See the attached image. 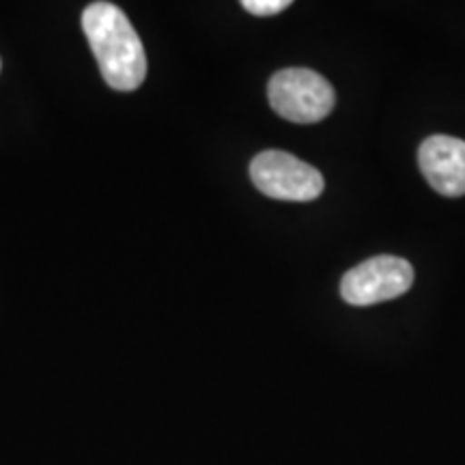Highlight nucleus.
Returning <instances> with one entry per match:
<instances>
[{"instance_id": "1", "label": "nucleus", "mask_w": 465, "mask_h": 465, "mask_svg": "<svg viewBox=\"0 0 465 465\" xmlns=\"http://www.w3.org/2000/svg\"><path fill=\"white\" fill-rule=\"evenodd\" d=\"M83 28L110 89L136 91L147 78V54L124 9L113 3H93L83 14Z\"/></svg>"}, {"instance_id": "2", "label": "nucleus", "mask_w": 465, "mask_h": 465, "mask_svg": "<svg viewBox=\"0 0 465 465\" xmlns=\"http://www.w3.org/2000/svg\"><path fill=\"white\" fill-rule=\"evenodd\" d=\"M270 106L291 124H319L332 113L334 86L322 74L289 67L272 75L267 84Z\"/></svg>"}, {"instance_id": "3", "label": "nucleus", "mask_w": 465, "mask_h": 465, "mask_svg": "<svg viewBox=\"0 0 465 465\" xmlns=\"http://www.w3.org/2000/svg\"><path fill=\"white\" fill-rule=\"evenodd\" d=\"M254 188L276 201H315L325 188L323 174L287 151L270 149L259 153L250 164Z\"/></svg>"}, {"instance_id": "4", "label": "nucleus", "mask_w": 465, "mask_h": 465, "mask_svg": "<svg viewBox=\"0 0 465 465\" xmlns=\"http://www.w3.org/2000/svg\"><path fill=\"white\" fill-rule=\"evenodd\" d=\"M414 284L410 261L380 254L347 272L341 281V295L351 306H373L407 293Z\"/></svg>"}, {"instance_id": "5", "label": "nucleus", "mask_w": 465, "mask_h": 465, "mask_svg": "<svg viewBox=\"0 0 465 465\" xmlns=\"http://www.w3.org/2000/svg\"><path fill=\"white\" fill-rule=\"evenodd\" d=\"M418 164L431 185L440 194L463 196L465 194V141L446 134H435L418 149Z\"/></svg>"}, {"instance_id": "6", "label": "nucleus", "mask_w": 465, "mask_h": 465, "mask_svg": "<svg viewBox=\"0 0 465 465\" xmlns=\"http://www.w3.org/2000/svg\"><path fill=\"white\" fill-rule=\"evenodd\" d=\"M289 0H243L242 7L248 11V14L259 15V17H270L281 14L289 7Z\"/></svg>"}]
</instances>
